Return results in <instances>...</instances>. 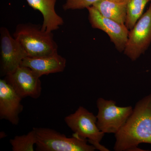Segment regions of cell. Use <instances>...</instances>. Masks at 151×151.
Returning <instances> with one entry per match:
<instances>
[{"mask_svg":"<svg viewBox=\"0 0 151 151\" xmlns=\"http://www.w3.org/2000/svg\"><path fill=\"white\" fill-rule=\"evenodd\" d=\"M116 151H140L142 143L151 144V93L138 101L131 116L115 134Z\"/></svg>","mask_w":151,"mask_h":151,"instance_id":"obj_1","label":"cell"},{"mask_svg":"<svg viewBox=\"0 0 151 151\" xmlns=\"http://www.w3.org/2000/svg\"><path fill=\"white\" fill-rule=\"evenodd\" d=\"M13 37L31 57L45 56L58 51L52 32L43 31L39 25L30 23L18 24Z\"/></svg>","mask_w":151,"mask_h":151,"instance_id":"obj_2","label":"cell"},{"mask_svg":"<svg viewBox=\"0 0 151 151\" xmlns=\"http://www.w3.org/2000/svg\"><path fill=\"white\" fill-rule=\"evenodd\" d=\"M36 136L37 151H94L92 145L87 144L86 139L73 136L67 137L65 135L52 129L34 128Z\"/></svg>","mask_w":151,"mask_h":151,"instance_id":"obj_3","label":"cell"},{"mask_svg":"<svg viewBox=\"0 0 151 151\" xmlns=\"http://www.w3.org/2000/svg\"><path fill=\"white\" fill-rule=\"evenodd\" d=\"M64 121L74 132L73 136L86 139L88 142L100 151H109L100 142L105 133L101 132L97 124L96 116L86 108L80 106L74 113L65 117Z\"/></svg>","mask_w":151,"mask_h":151,"instance_id":"obj_4","label":"cell"},{"mask_svg":"<svg viewBox=\"0 0 151 151\" xmlns=\"http://www.w3.org/2000/svg\"><path fill=\"white\" fill-rule=\"evenodd\" d=\"M97 124L99 129L107 134H116L127 122L133 111L131 106L119 107L113 100L98 98Z\"/></svg>","mask_w":151,"mask_h":151,"instance_id":"obj_5","label":"cell"},{"mask_svg":"<svg viewBox=\"0 0 151 151\" xmlns=\"http://www.w3.org/2000/svg\"><path fill=\"white\" fill-rule=\"evenodd\" d=\"M151 43V4L133 28L130 30L124 50L132 61L144 54Z\"/></svg>","mask_w":151,"mask_h":151,"instance_id":"obj_6","label":"cell"},{"mask_svg":"<svg viewBox=\"0 0 151 151\" xmlns=\"http://www.w3.org/2000/svg\"><path fill=\"white\" fill-rule=\"evenodd\" d=\"M1 75L4 76L13 72L21 65L27 53L18 40L12 37L5 27L0 28Z\"/></svg>","mask_w":151,"mask_h":151,"instance_id":"obj_7","label":"cell"},{"mask_svg":"<svg viewBox=\"0 0 151 151\" xmlns=\"http://www.w3.org/2000/svg\"><path fill=\"white\" fill-rule=\"evenodd\" d=\"M40 77L29 68L20 65L5 76L4 79L22 98L37 99L41 94Z\"/></svg>","mask_w":151,"mask_h":151,"instance_id":"obj_8","label":"cell"},{"mask_svg":"<svg viewBox=\"0 0 151 151\" xmlns=\"http://www.w3.org/2000/svg\"><path fill=\"white\" fill-rule=\"evenodd\" d=\"M89 23L93 28L103 31L120 52H124L128 40L129 30L125 24L103 16L93 6L87 8Z\"/></svg>","mask_w":151,"mask_h":151,"instance_id":"obj_9","label":"cell"},{"mask_svg":"<svg viewBox=\"0 0 151 151\" xmlns=\"http://www.w3.org/2000/svg\"><path fill=\"white\" fill-rule=\"evenodd\" d=\"M22 98L6 82L5 79H0V119L9 121L14 125L19 122V115L22 112L21 104Z\"/></svg>","mask_w":151,"mask_h":151,"instance_id":"obj_10","label":"cell"},{"mask_svg":"<svg viewBox=\"0 0 151 151\" xmlns=\"http://www.w3.org/2000/svg\"><path fill=\"white\" fill-rule=\"evenodd\" d=\"M66 60L58 51L52 54L38 57L27 56L21 65L29 68L40 77L51 73L62 72L66 67Z\"/></svg>","mask_w":151,"mask_h":151,"instance_id":"obj_11","label":"cell"},{"mask_svg":"<svg viewBox=\"0 0 151 151\" xmlns=\"http://www.w3.org/2000/svg\"><path fill=\"white\" fill-rule=\"evenodd\" d=\"M30 6L39 11L43 18L42 29L47 32L56 30L64 24L63 19L57 13V0H26Z\"/></svg>","mask_w":151,"mask_h":151,"instance_id":"obj_12","label":"cell"},{"mask_svg":"<svg viewBox=\"0 0 151 151\" xmlns=\"http://www.w3.org/2000/svg\"><path fill=\"white\" fill-rule=\"evenodd\" d=\"M103 16L125 24L127 18V1L122 2L109 0H100L94 5Z\"/></svg>","mask_w":151,"mask_h":151,"instance_id":"obj_13","label":"cell"},{"mask_svg":"<svg viewBox=\"0 0 151 151\" xmlns=\"http://www.w3.org/2000/svg\"><path fill=\"white\" fill-rule=\"evenodd\" d=\"M151 0H127V18L125 25L129 30L133 28L143 14L146 5Z\"/></svg>","mask_w":151,"mask_h":151,"instance_id":"obj_14","label":"cell"},{"mask_svg":"<svg viewBox=\"0 0 151 151\" xmlns=\"http://www.w3.org/2000/svg\"><path fill=\"white\" fill-rule=\"evenodd\" d=\"M13 151H33L36 143V136L35 130L27 134L16 136L10 140Z\"/></svg>","mask_w":151,"mask_h":151,"instance_id":"obj_15","label":"cell"},{"mask_svg":"<svg viewBox=\"0 0 151 151\" xmlns=\"http://www.w3.org/2000/svg\"><path fill=\"white\" fill-rule=\"evenodd\" d=\"M100 0H66L63 6L64 11L82 9L94 5Z\"/></svg>","mask_w":151,"mask_h":151,"instance_id":"obj_16","label":"cell"},{"mask_svg":"<svg viewBox=\"0 0 151 151\" xmlns=\"http://www.w3.org/2000/svg\"><path fill=\"white\" fill-rule=\"evenodd\" d=\"M109 1H113L119 2H122L126 1L127 0H109Z\"/></svg>","mask_w":151,"mask_h":151,"instance_id":"obj_17","label":"cell"}]
</instances>
